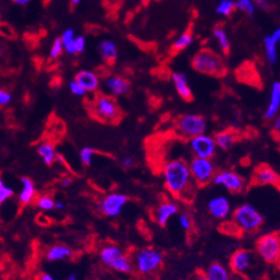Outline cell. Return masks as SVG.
Here are the masks:
<instances>
[{
  "instance_id": "cell-1",
  "label": "cell",
  "mask_w": 280,
  "mask_h": 280,
  "mask_svg": "<svg viewBox=\"0 0 280 280\" xmlns=\"http://www.w3.org/2000/svg\"><path fill=\"white\" fill-rule=\"evenodd\" d=\"M162 179L165 188L173 197L191 200L195 196L196 184L192 180L188 162L183 159H173L164 165Z\"/></svg>"
},
{
  "instance_id": "cell-2",
  "label": "cell",
  "mask_w": 280,
  "mask_h": 280,
  "mask_svg": "<svg viewBox=\"0 0 280 280\" xmlns=\"http://www.w3.org/2000/svg\"><path fill=\"white\" fill-rule=\"evenodd\" d=\"M191 67L197 72L210 77H223L226 73L224 59L210 48H203L196 53L192 58Z\"/></svg>"
},
{
  "instance_id": "cell-3",
  "label": "cell",
  "mask_w": 280,
  "mask_h": 280,
  "mask_svg": "<svg viewBox=\"0 0 280 280\" xmlns=\"http://www.w3.org/2000/svg\"><path fill=\"white\" fill-rule=\"evenodd\" d=\"M264 222L263 215L252 204H243L232 213V223L238 231L252 233L259 230Z\"/></svg>"
},
{
  "instance_id": "cell-4",
  "label": "cell",
  "mask_w": 280,
  "mask_h": 280,
  "mask_svg": "<svg viewBox=\"0 0 280 280\" xmlns=\"http://www.w3.org/2000/svg\"><path fill=\"white\" fill-rule=\"evenodd\" d=\"M100 260L105 267L120 274H131L134 270L132 259L119 246L110 244L105 245L100 251Z\"/></svg>"
},
{
  "instance_id": "cell-5",
  "label": "cell",
  "mask_w": 280,
  "mask_h": 280,
  "mask_svg": "<svg viewBox=\"0 0 280 280\" xmlns=\"http://www.w3.org/2000/svg\"><path fill=\"white\" fill-rule=\"evenodd\" d=\"M164 262V255L157 248L144 247L135 253L132 263L140 275L149 276L157 272Z\"/></svg>"
},
{
  "instance_id": "cell-6",
  "label": "cell",
  "mask_w": 280,
  "mask_h": 280,
  "mask_svg": "<svg viewBox=\"0 0 280 280\" xmlns=\"http://www.w3.org/2000/svg\"><path fill=\"white\" fill-rule=\"evenodd\" d=\"M90 112L96 119L104 123H117L123 117L122 110L115 97L105 94H98L94 98L90 105Z\"/></svg>"
},
{
  "instance_id": "cell-7",
  "label": "cell",
  "mask_w": 280,
  "mask_h": 280,
  "mask_svg": "<svg viewBox=\"0 0 280 280\" xmlns=\"http://www.w3.org/2000/svg\"><path fill=\"white\" fill-rule=\"evenodd\" d=\"M175 131L180 136L190 140L195 136L206 133L207 120L205 117L194 113L180 116L175 120Z\"/></svg>"
},
{
  "instance_id": "cell-8",
  "label": "cell",
  "mask_w": 280,
  "mask_h": 280,
  "mask_svg": "<svg viewBox=\"0 0 280 280\" xmlns=\"http://www.w3.org/2000/svg\"><path fill=\"white\" fill-rule=\"evenodd\" d=\"M256 253L264 262L276 264L280 257V236L279 232H270L257 238L255 244Z\"/></svg>"
},
{
  "instance_id": "cell-9",
  "label": "cell",
  "mask_w": 280,
  "mask_h": 280,
  "mask_svg": "<svg viewBox=\"0 0 280 280\" xmlns=\"http://www.w3.org/2000/svg\"><path fill=\"white\" fill-rule=\"evenodd\" d=\"M188 165L192 180H194L195 184L199 185V187H204V185L210 183L214 175L216 174V167L211 159L194 157Z\"/></svg>"
},
{
  "instance_id": "cell-10",
  "label": "cell",
  "mask_w": 280,
  "mask_h": 280,
  "mask_svg": "<svg viewBox=\"0 0 280 280\" xmlns=\"http://www.w3.org/2000/svg\"><path fill=\"white\" fill-rule=\"evenodd\" d=\"M128 196L120 194V192H111L103 198L100 199L96 204V210L101 214L108 217H116L122 214L124 207L127 205Z\"/></svg>"
},
{
  "instance_id": "cell-11",
  "label": "cell",
  "mask_w": 280,
  "mask_h": 280,
  "mask_svg": "<svg viewBox=\"0 0 280 280\" xmlns=\"http://www.w3.org/2000/svg\"><path fill=\"white\" fill-rule=\"evenodd\" d=\"M189 146L196 158L204 159H211L216 154L217 150L213 136L206 133L190 139Z\"/></svg>"
},
{
  "instance_id": "cell-12",
  "label": "cell",
  "mask_w": 280,
  "mask_h": 280,
  "mask_svg": "<svg viewBox=\"0 0 280 280\" xmlns=\"http://www.w3.org/2000/svg\"><path fill=\"white\" fill-rule=\"evenodd\" d=\"M211 182L215 185L225 188L226 190L232 192V194H239L245 189L244 177L233 171L216 172Z\"/></svg>"
},
{
  "instance_id": "cell-13",
  "label": "cell",
  "mask_w": 280,
  "mask_h": 280,
  "mask_svg": "<svg viewBox=\"0 0 280 280\" xmlns=\"http://www.w3.org/2000/svg\"><path fill=\"white\" fill-rule=\"evenodd\" d=\"M207 210L213 218L224 221L231 214V204L225 196H214L208 200Z\"/></svg>"
},
{
  "instance_id": "cell-14",
  "label": "cell",
  "mask_w": 280,
  "mask_h": 280,
  "mask_svg": "<svg viewBox=\"0 0 280 280\" xmlns=\"http://www.w3.org/2000/svg\"><path fill=\"white\" fill-rule=\"evenodd\" d=\"M253 264V253L248 249H237L229 260V270L233 274L245 275Z\"/></svg>"
},
{
  "instance_id": "cell-15",
  "label": "cell",
  "mask_w": 280,
  "mask_h": 280,
  "mask_svg": "<svg viewBox=\"0 0 280 280\" xmlns=\"http://www.w3.org/2000/svg\"><path fill=\"white\" fill-rule=\"evenodd\" d=\"M179 204L173 202V200H162L154 208L153 218L157 222V224L160 226H166L167 223L171 221V218L179 213Z\"/></svg>"
},
{
  "instance_id": "cell-16",
  "label": "cell",
  "mask_w": 280,
  "mask_h": 280,
  "mask_svg": "<svg viewBox=\"0 0 280 280\" xmlns=\"http://www.w3.org/2000/svg\"><path fill=\"white\" fill-rule=\"evenodd\" d=\"M105 88L110 93V96L120 97L126 95L130 92L131 84L126 78L122 75L112 74L105 79Z\"/></svg>"
},
{
  "instance_id": "cell-17",
  "label": "cell",
  "mask_w": 280,
  "mask_h": 280,
  "mask_svg": "<svg viewBox=\"0 0 280 280\" xmlns=\"http://www.w3.org/2000/svg\"><path fill=\"white\" fill-rule=\"evenodd\" d=\"M253 180L260 185H279V175L274 168L269 165H259L255 168Z\"/></svg>"
},
{
  "instance_id": "cell-18",
  "label": "cell",
  "mask_w": 280,
  "mask_h": 280,
  "mask_svg": "<svg viewBox=\"0 0 280 280\" xmlns=\"http://www.w3.org/2000/svg\"><path fill=\"white\" fill-rule=\"evenodd\" d=\"M280 41V29L277 28L270 35L264 38V53L267 61L270 64H276L278 61V45Z\"/></svg>"
},
{
  "instance_id": "cell-19",
  "label": "cell",
  "mask_w": 280,
  "mask_h": 280,
  "mask_svg": "<svg viewBox=\"0 0 280 280\" xmlns=\"http://www.w3.org/2000/svg\"><path fill=\"white\" fill-rule=\"evenodd\" d=\"M74 80L79 82L84 88L86 92L88 93H95L97 92L98 87H100V77L96 72H94L92 70H81L79 71L75 75Z\"/></svg>"
},
{
  "instance_id": "cell-20",
  "label": "cell",
  "mask_w": 280,
  "mask_h": 280,
  "mask_svg": "<svg viewBox=\"0 0 280 280\" xmlns=\"http://www.w3.org/2000/svg\"><path fill=\"white\" fill-rule=\"evenodd\" d=\"M172 81L177 94H179L184 101L191 102L194 100V94H192L191 87L189 85L187 74L183 72H179V71H177V72H173Z\"/></svg>"
},
{
  "instance_id": "cell-21",
  "label": "cell",
  "mask_w": 280,
  "mask_h": 280,
  "mask_svg": "<svg viewBox=\"0 0 280 280\" xmlns=\"http://www.w3.org/2000/svg\"><path fill=\"white\" fill-rule=\"evenodd\" d=\"M97 52L100 54L101 59L108 64L115 63L117 58H118V47H117L115 41L112 40H101L97 45Z\"/></svg>"
},
{
  "instance_id": "cell-22",
  "label": "cell",
  "mask_w": 280,
  "mask_h": 280,
  "mask_svg": "<svg viewBox=\"0 0 280 280\" xmlns=\"http://www.w3.org/2000/svg\"><path fill=\"white\" fill-rule=\"evenodd\" d=\"M280 108V82L275 81L271 87V95L270 101L267 107L266 112H264V118L267 120L275 119L277 117Z\"/></svg>"
},
{
  "instance_id": "cell-23",
  "label": "cell",
  "mask_w": 280,
  "mask_h": 280,
  "mask_svg": "<svg viewBox=\"0 0 280 280\" xmlns=\"http://www.w3.org/2000/svg\"><path fill=\"white\" fill-rule=\"evenodd\" d=\"M203 274L206 280H229L231 277L229 268L219 262H211Z\"/></svg>"
},
{
  "instance_id": "cell-24",
  "label": "cell",
  "mask_w": 280,
  "mask_h": 280,
  "mask_svg": "<svg viewBox=\"0 0 280 280\" xmlns=\"http://www.w3.org/2000/svg\"><path fill=\"white\" fill-rule=\"evenodd\" d=\"M73 251L66 245H54L46 252V260L48 262H58L72 259Z\"/></svg>"
},
{
  "instance_id": "cell-25",
  "label": "cell",
  "mask_w": 280,
  "mask_h": 280,
  "mask_svg": "<svg viewBox=\"0 0 280 280\" xmlns=\"http://www.w3.org/2000/svg\"><path fill=\"white\" fill-rule=\"evenodd\" d=\"M22 183V190L18 196V200L22 205H29L30 203H32V200L35 199L36 196V188L35 184L29 177H22L21 179Z\"/></svg>"
},
{
  "instance_id": "cell-26",
  "label": "cell",
  "mask_w": 280,
  "mask_h": 280,
  "mask_svg": "<svg viewBox=\"0 0 280 280\" xmlns=\"http://www.w3.org/2000/svg\"><path fill=\"white\" fill-rule=\"evenodd\" d=\"M236 140L237 135L234 132L231 131L219 132V133L214 136L215 144H216V147L221 150H228L229 147H231L234 144Z\"/></svg>"
},
{
  "instance_id": "cell-27",
  "label": "cell",
  "mask_w": 280,
  "mask_h": 280,
  "mask_svg": "<svg viewBox=\"0 0 280 280\" xmlns=\"http://www.w3.org/2000/svg\"><path fill=\"white\" fill-rule=\"evenodd\" d=\"M37 152L39 156L43 158L44 162L48 166H52L54 164V161L56 160V152H55V147L53 145V143L51 142H43L40 143L37 147Z\"/></svg>"
},
{
  "instance_id": "cell-28",
  "label": "cell",
  "mask_w": 280,
  "mask_h": 280,
  "mask_svg": "<svg viewBox=\"0 0 280 280\" xmlns=\"http://www.w3.org/2000/svg\"><path fill=\"white\" fill-rule=\"evenodd\" d=\"M213 36L216 39L219 48L224 55H228L230 53V40L228 37V33L224 30L223 26H216L213 31Z\"/></svg>"
},
{
  "instance_id": "cell-29",
  "label": "cell",
  "mask_w": 280,
  "mask_h": 280,
  "mask_svg": "<svg viewBox=\"0 0 280 280\" xmlns=\"http://www.w3.org/2000/svg\"><path fill=\"white\" fill-rule=\"evenodd\" d=\"M192 43H194V36H192V32L190 30H188V31L183 32L182 35H180L176 38L172 45V51L174 53L182 52L189 46H191Z\"/></svg>"
},
{
  "instance_id": "cell-30",
  "label": "cell",
  "mask_w": 280,
  "mask_h": 280,
  "mask_svg": "<svg viewBox=\"0 0 280 280\" xmlns=\"http://www.w3.org/2000/svg\"><path fill=\"white\" fill-rule=\"evenodd\" d=\"M74 31L72 29H68L63 32V35L61 36V40L63 44V48L68 54L70 55H75L77 52H75L74 47Z\"/></svg>"
},
{
  "instance_id": "cell-31",
  "label": "cell",
  "mask_w": 280,
  "mask_h": 280,
  "mask_svg": "<svg viewBox=\"0 0 280 280\" xmlns=\"http://www.w3.org/2000/svg\"><path fill=\"white\" fill-rule=\"evenodd\" d=\"M236 10V5L234 0H219L218 5L216 7V13L221 16L228 17Z\"/></svg>"
},
{
  "instance_id": "cell-32",
  "label": "cell",
  "mask_w": 280,
  "mask_h": 280,
  "mask_svg": "<svg viewBox=\"0 0 280 280\" xmlns=\"http://www.w3.org/2000/svg\"><path fill=\"white\" fill-rule=\"evenodd\" d=\"M234 5H236V9L243 10L244 13L247 15H254L256 7L254 6L252 0H234Z\"/></svg>"
},
{
  "instance_id": "cell-33",
  "label": "cell",
  "mask_w": 280,
  "mask_h": 280,
  "mask_svg": "<svg viewBox=\"0 0 280 280\" xmlns=\"http://www.w3.org/2000/svg\"><path fill=\"white\" fill-rule=\"evenodd\" d=\"M55 202L51 196H41L39 199L37 200V207L41 210L49 211L54 210Z\"/></svg>"
},
{
  "instance_id": "cell-34",
  "label": "cell",
  "mask_w": 280,
  "mask_h": 280,
  "mask_svg": "<svg viewBox=\"0 0 280 280\" xmlns=\"http://www.w3.org/2000/svg\"><path fill=\"white\" fill-rule=\"evenodd\" d=\"M96 153V150L93 149L90 146H85L80 150V153H79V157H80V160L82 162V165L89 166L93 161L94 154Z\"/></svg>"
},
{
  "instance_id": "cell-35",
  "label": "cell",
  "mask_w": 280,
  "mask_h": 280,
  "mask_svg": "<svg viewBox=\"0 0 280 280\" xmlns=\"http://www.w3.org/2000/svg\"><path fill=\"white\" fill-rule=\"evenodd\" d=\"M0 37L6 39H16V31L6 22L0 21Z\"/></svg>"
},
{
  "instance_id": "cell-36",
  "label": "cell",
  "mask_w": 280,
  "mask_h": 280,
  "mask_svg": "<svg viewBox=\"0 0 280 280\" xmlns=\"http://www.w3.org/2000/svg\"><path fill=\"white\" fill-rule=\"evenodd\" d=\"M63 51H64V48H63L61 38H56V39L54 40V43H53L52 45L51 52H49V58H51V60L59 59L60 56L62 55Z\"/></svg>"
},
{
  "instance_id": "cell-37",
  "label": "cell",
  "mask_w": 280,
  "mask_h": 280,
  "mask_svg": "<svg viewBox=\"0 0 280 280\" xmlns=\"http://www.w3.org/2000/svg\"><path fill=\"white\" fill-rule=\"evenodd\" d=\"M14 195V191L9 187H7L3 183V181L0 179V206L6 202L7 199L12 198Z\"/></svg>"
},
{
  "instance_id": "cell-38",
  "label": "cell",
  "mask_w": 280,
  "mask_h": 280,
  "mask_svg": "<svg viewBox=\"0 0 280 280\" xmlns=\"http://www.w3.org/2000/svg\"><path fill=\"white\" fill-rule=\"evenodd\" d=\"M179 224L181 226V229L184 230V231H189L192 226V219L190 217V215L188 213H182L179 215Z\"/></svg>"
},
{
  "instance_id": "cell-39",
  "label": "cell",
  "mask_w": 280,
  "mask_h": 280,
  "mask_svg": "<svg viewBox=\"0 0 280 280\" xmlns=\"http://www.w3.org/2000/svg\"><path fill=\"white\" fill-rule=\"evenodd\" d=\"M69 87H70L71 93H72L73 95H77V96H85L86 94H87L86 89L84 88V87H82L80 84H79V82L75 81L74 79H73L72 81L70 82Z\"/></svg>"
},
{
  "instance_id": "cell-40",
  "label": "cell",
  "mask_w": 280,
  "mask_h": 280,
  "mask_svg": "<svg viewBox=\"0 0 280 280\" xmlns=\"http://www.w3.org/2000/svg\"><path fill=\"white\" fill-rule=\"evenodd\" d=\"M74 47H75V52H77V54H80V53L85 51L86 39L84 36H78L74 38Z\"/></svg>"
},
{
  "instance_id": "cell-41",
  "label": "cell",
  "mask_w": 280,
  "mask_h": 280,
  "mask_svg": "<svg viewBox=\"0 0 280 280\" xmlns=\"http://www.w3.org/2000/svg\"><path fill=\"white\" fill-rule=\"evenodd\" d=\"M10 98H12V96H10L9 90H7L5 88H0V109L8 104Z\"/></svg>"
},
{
  "instance_id": "cell-42",
  "label": "cell",
  "mask_w": 280,
  "mask_h": 280,
  "mask_svg": "<svg viewBox=\"0 0 280 280\" xmlns=\"http://www.w3.org/2000/svg\"><path fill=\"white\" fill-rule=\"evenodd\" d=\"M253 3H254L255 7H259V8L263 10H270L272 8V6L269 2V0H252Z\"/></svg>"
},
{
  "instance_id": "cell-43",
  "label": "cell",
  "mask_w": 280,
  "mask_h": 280,
  "mask_svg": "<svg viewBox=\"0 0 280 280\" xmlns=\"http://www.w3.org/2000/svg\"><path fill=\"white\" fill-rule=\"evenodd\" d=\"M122 164L125 168H132L134 166V158L131 157V156H126L122 161Z\"/></svg>"
},
{
  "instance_id": "cell-44",
  "label": "cell",
  "mask_w": 280,
  "mask_h": 280,
  "mask_svg": "<svg viewBox=\"0 0 280 280\" xmlns=\"http://www.w3.org/2000/svg\"><path fill=\"white\" fill-rule=\"evenodd\" d=\"M229 280H249L245 275H238V274H232L231 277Z\"/></svg>"
},
{
  "instance_id": "cell-45",
  "label": "cell",
  "mask_w": 280,
  "mask_h": 280,
  "mask_svg": "<svg viewBox=\"0 0 280 280\" xmlns=\"http://www.w3.org/2000/svg\"><path fill=\"white\" fill-rule=\"evenodd\" d=\"M189 280H206V279H205V276H204L203 272H197V274L192 276V277Z\"/></svg>"
},
{
  "instance_id": "cell-46",
  "label": "cell",
  "mask_w": 280,
  "mask_h": 280,
  "mask_svg": "<svg viewBox=\"0 0 280 280\" xmlns=\"http://www.w3.org/2000/svg\"><path fill=\"white\" fill-rule=\"evenodd\" d=\"M274 131L276 132V133L279 134V132H280V118L279 117L278 118H276L274 122Z\"/></svg>"
},
{
  "instance_id": "cell-47",
  "label": "cell",
  "mask_w": 280,
  "mask_h": 280,
  "mask_svg": "<svg viewBox=\"0 0 280 280\" xmlns=\"http://www.w3.org/2000/svg\"><path fill=\"white\" fill-rule=\"evenodd\" d=\"M14 3H16V5H20V6H25L28 5L32 1V0H12Z\"/></svg>"
},
{
  "instance_id": "cell-48",
  "label": "cell",
  "mask_w": 280,
  "mask_h": 280,
  "mask_svg": "<svg viewBox=\"0 0 280 280\" xmlns=\"http://www.w3.org/2000/svg\"><path fill=\"white\" fill-rule=\"evenodd\" d=\"M38 280H56L54 277H53L52 275L49 274H43L40 275V277L38 278Z\"/></svg>"
},
{
  "instance_id": "cell-49",
  "label": "cell",
  "mask_w": 280,
  "mask_h": 280,
  "mask_svg": "<svg viewBox=\"0 0 280 280\" xmlns=\"http://www.w3.org/2000/svg\"><path fill=\"white\" fill-rule=\"evenodd\" d=\"M70 184H71V179H70V177H63V179L61 180V185H62L63 188L69 187Z\"/></svg>"
},
{
  "instance_id": "cell-50",
  "label": "cell",
  "mask_w": 280,
  "mask_h": 280,
  "mask_svg": "<svg viewBox=\"0 0 280 280\" xmlns=\"http://www.w3.org/2000/svg\"><path fill=\"white\" fill-rule=\"evenodd\" d=\"M66 208V203L64 202H56L55 203V206H54V210H62Z\"/></svg>"
},
{
  "instance_id": "cell-51",
  "label": "cell",
  "mask_w": 280,
  "mask_h": 280,
  "mask_svg": "<svg viewBox=\"0 0 280 280\" xmlns=\"http://www.w3.org/2000/svg\"><path fill=\"white\" fill-rule=\"evenodd\" d=\"M66 280H80V278L78 277L77 274H71V275L68 276Z\"/></svg>"
},
{
  "instance_id": "cell-52",
  "label": "cell",
  "mask_w": 280,
  "mask_h": 280,
  "mask_svg": "<svg viewBox=\"0 0 280 280\" xmlns=\"http://www.w3.org/2000/svg\"><path fill=\"white\" fill-rule=\"evenodd\" d=\"M3 47H5V45H3L2 41L0 40V56L3 55Z\"/></svg>"
},
{
  "instance_id": "cell-53",
  "label": "cell",
  "mask_w": 280,
  "mask_h": 280,
  "mask_svg": "<svg viewBox=\"0 0 280 280\" xmlns=\"http://www.w3.org/2000/svg\"><path fill=\"white\" fill-rule=\"evenodd\" d=\"M80 2H81V0H71V5L72 6H77Z\"/></svg>"
},
{
  "instance_id": "cell-54",
  "label": "cell",
  "mask_w": 280,
  "mask_h": 280,
  "mask_svg": "<svg viewBox=\"0 0 280 280\" xmlns=\"http://www.w3.org/2000/svg\"><path fill=\"white\" fill-rule=\"evenodd\" d=\"M0 17H1V16H0Z\"/></svg>"
}]
</instances>
